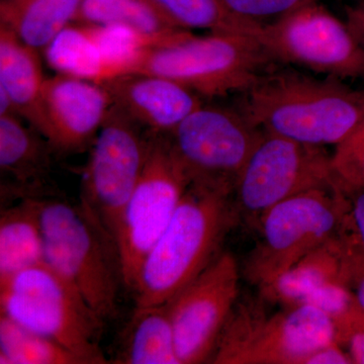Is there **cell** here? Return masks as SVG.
<instances>
[{"mask_svg": "<svg viewBox=\"0 0 364 364\" xmlns=\"http://www.w3.org/2000/svg\"><path fill=\"white\" fill-rule=\"evenodd\" d=\"M239 284L240 269L236 258L221 252L169 301L179 363H210L239 301Z\"/></svg>", "mask_w": 364, "mask_h": 364, "instance_id": "cell-13", "label": "cell"}, {"mask_svg": "<svg viewBox=\"0 0 364 364\" xmlns=\"http://www.w3.org/2000/svg\"><path fill=\"white\" fill-rule=\"evenodd\" d=\"M153 134L112 104L91 145L80 205L114 241L124 208L145 168Z\"/></svg>", "mask_w": 364, "mask_h": 364, "instance_id": "cell-8", "label": "cell"}, {"mask_svg": "<svg viewBox=\"0 0 364 364\" xmlns=\"http://www.w3.org/2000/svg\"><path fill=\"white\" fill-rule=\"evenodd\" d=\"M347 280L358 305L364 310V246L353 222L346 232Z\"/></svg>", "mask_w": 364, "mask_h": 364, "instance_id": "cell-29", "label": "cell"}, {"mask_svg": "<svg viewBox=\"0 0 364 364\" xmlns=\"http://www.w3.org/2000/svg\"><path fill=\"white\" fill-rule=\"evenodd\" d=\"M274 63L254 36L191 33L174 44L146 50L132 73L163 76L213 98L244 92Z\"/></svg>", "mask_w": 364, "mask_h": 364, "instance_id": "cell-7", "label": "cell"}, {"mask_svg": "<svg viewBox=\"0 0 364 364\" xmlns=\"http://www.w3.org/2000/svg\"><path fill=\"white\" fill-rule=\"evenodd\" d=\"M351 221L350 200L336 186L277 203L258 219L260 239L244 267L246 279L258 289L268 286Z\"/></svg>", "mask_w": 364, "mask_h": 364, "instance_id": "cell-6", "label": "cell"}, {"mask_svg": "<svg viewBox=\"0 0 364 364\" xmlns=\"http://www.w3.org/2000/svg\"><path fill=\"white\" fill-rule=\"evenodd\" d=\"M43 198H25L2 208L0 217V284L45 261L41 220Z\"/></svg>", "mask_w": 364, "mask_h": 364, "instance_id": "cell-19", "label": "cell"}, {"mask_svg": "<svg viewBox=\"0 0 364 364\" xmlns=\"http://www.w3.org/2000/svg\"><path fill=\"white\" fill-rule=\"evenodd\" d=\"M45 262L80 291L104 322L116 317L124 286L116 242L80 205L43 198Z\"/></svg>", "mask_w": 364, "mask_h": 364, "instance_id": "cell-3", "label": "cell"}, {"mask_svg": "<svg viewBox=\"0 0 364 364\" xmlns=\"http://www.w3.org/2000/svg\"><path fill=\"white\" fill-rule=\"evenodd\" d=\"M265 301H237L220 335L210 363L306 364L321 347L336 341L334 322L311 306L267 313Z\"/></svg>", "mask_w": 364, "mask_h": 364, "instance_id": "cell-5", "label": "cell"}, {"mask_svg": "<svg viewBox=\"0 0 364 364\" xmlns=\"http://www.w3.org/2000/svg\"><path fill=\"white\" fill-rule=\"evenodd\" d=\"M189 186L165 134H153L149 155L117 228L124 287L133 289L146 256L173 217Z\"/></svg>", "mask_w": 364, "mask_h": 364, "instance_id": "cell-10", "label": "cell"}, {"mask_svg": "<svg viewBox=\"0 0 364 364\" xmlns=\"http://www.w3.org/2000/svg\"><path fill=\"white\" fill-rule=\"evenodd\" d=\"M354 229L364 246V189L348 196Z\"/></svg>", "mask_w": 364, "mask_h": 364, "instance_id": "cell-32", "label": "cell"}, {"mask_svg": "<svg viewBox=\"0 0 364 364\" xmlns=\"http://www.w3.org/2000/svg\"><path fill=\"white\" fill-rule=\"evenodd\" d=\"M335 186L324 148L262 131L234 184L238 215L257 223L277 203L312 189Z\"/></svg>", "mask_w": 364, "mask_h": 364, "instance_id": "cell-9", "label": "cell"}, {"mask_svg": "<svg viewBox=\"0 0 364 364\" xmlns=\"http://www.w3.org/2000/svg\"><path fill=\"white\" fill-rule=\"evenodd\" d=\"M237 20L265 26L318 0H218Z\"/></svg>", "mask_w": 364, "mask_h": 364, "instance_id": "cell-27", "label": "cell"}, {"mask_svg": "<svg viewBox=\"0 0 364 364\" xmlns=\"http://www.w3.org/2000/svg\"><path fill=\"white\" fill-rule=\"evenodd\" d=\"M45 138L59 152H78L92 145L112 105L102 85L58 74L45 79Z\"/></svg>", "mask_w": 364, "mask_h": 364, "instance_id": "cell-14", "label": "cell"}, {"mask_svg": "<svg viewBox=\"0 0 364 364\" xmlns=\"http://www.w3.org/2000/svg\"><path fill=\"white\" fill-rule=\"evenodd\" d=\"M234 186L191 182L132 289L136 306L169 303L219 255L238 220Z\"/></svg>", "mask_w": 364, "mask_h": 364, "instance_id": "cell-2", "label": "cell"}, {"mask_svg": "<svg viewBox=\"0 0 364 364\" xmlns=\"http://www.w3.org/2000/svg\"><path fill=\"white\" fill-rule=\"evenodd\" d=\"M112 363L181 364L169 304L136 306L119 339Z\"/></svg>", "mask_w": 364, "mask_h": 364, "instance_id": "cell-20", "label": "cell"}, {"mask_svg": "<svg viewBox=\"0 0 364 364\" xmlns=\"http://www.w3.org/2000/svg\"><path fill=\"white\" fill-rule=\"evenodd\" d=\"M236 105L260 130L308 145H338L364 119V91L334 76L272 65Z\"/></svg>", "mask_w": 364, "mask_h": 364, "instance_id": "cell-1", "label": "cell"}, {"mask_svg": "<svg viewBox=\"0 0 364 364\" xmlns=\"http://www.w3.org/2000/svg\"><path fill=\"white\" fill-rule=\"evenodd\" d=\"M351 225L352 221L341 233L314 249L282 277L259 289L261 298L267 303L289 308L304 305L316 294L335 284L348 287L346 232Z\"/></svg>", "mask_w": 364, "mask_h": 364, "instance_id": "cell-17", "label": "cell"}, {"mask_svg": "<svg viewBox=\"0 0 364 364\" xmlns=\"http://www.w3.org/2000/svg\"><path fill=\"white\" fill-rule=\"evenodd\" d=\"M275 62L340 79H364V49L346 23L318 2L263 26L258 33Z\"/></svg>", "mask_w": 364, "mask_h": 364, "instance_id": "cell-12", "label": "cell"}, {"mask_svg": "<svg viewBox=\"0 0 364 364\" xmlns=\"http://www.w3.org/2000/svg\"><path fill=\"white\" fill-rule=\"evenodd\" d=\"M72 23L128 26L151 37L173 41L191 35L153 0H82Z\"/></svg>", "mask_w": 364, "mask_h": 364, "instance_id": "cell-22", "label": "cell"}, {"mask_svg": "<svg viewBox=\"0 0 364 364\" xmlns=\"http://www.w3.org/2000/svg\"><path fill=\"white\" fill-rule=\"evenodd\" d=\"M82 0H0V26L36 51L73 23Z\"/></svg>", "mask_w": 364, "mask_h": 364, "instance_id": "cell-21", "label": "cell"}, {"mask_svg": "<svg viewBox=\"0 0 364 364\" xmlns=\"http://www.w3.org/2000/svg\"><path fill=\"white\" fill-rule=\"evenodd\" d=\"M333 322L337 343L348 352L352 363L364 364V310L356 299L343 315Z\"/></svg>", "mask_w": 364, "mask_h": 364, "instance_id": "cell-28", "label": "cell"}, {"mask_svg": "<svg viewBox=\"0 0 364 364\" xmlns=\"http://www.w3.org/2000/svg\"><path fill=\"white\" fill-rule=\"evenodd\" d=\"M0 363L85 364L65 347L0 314Z\"/></svg>", "mask_w": 364, "mask_h": 364, "instance_id": "cell-24", "label": "cell"}, {"mask_svg": "<svg viewBox=\"0 0 364 364\" xmlns=\"http://www.w3.org/2000/svg\"><path fill=\"white\" fill-rule=\"evenodd\" d=\"M346 23L353 37L364 49V0L346 9Z\"/></svg>", "mask_w": 364, "mask_h": 364, "instance_id": "cell-31", "label": "cell"}, {"mask_svg": "<svg viewBox=\"0 0 364 364\" xmlns=\"http://www.w3.org/2000/svg\"><path fill=\"white\" fill-rule=\"evenodd\" d=\"M306 364H352V360L344 347L333 342L314 352Z\"/></svg>", "mask_w": 364, "mask_h": 364, "instance_id": "cell-30", "label": "cell"}, {"mask_svg": "<svg viewBox=\"0 0 364 364\" xmlns=\"http://www.w3.org/2000/svg\"><path fill=\"white\" fill-rule=\"evenodd\" d=\"M48 65L58 74L102 85L109 72L85 26L71 23L44 50Z\"/></svg>", "mask_w": 364, "mask_h": 364, "instance_id": "cell-23", "label": "cell"}, {"mask_svg": "<svg viewBox=\"0 0 364 364\" xmlns=\"http://www.w3.org/2000/svg\"><path fill=\"white\" fill-rule=\"evenodd\" d=\"M186 30L215 33H246L249 26L227 13L218 0H153Z\"/></svg>", "mask_w": 364, "mask_h": 364, "instance_id": "cell-25", "label": "cell"}, {"mask_svg": "<svg viewBox=\"0 0 364 364\" xmlns=\"http://www.w3.org/2000/svg\"><path fill=\"white\" fill-rule=\"evenodd\" d=\"M38 53L0 26V91L16 114L45 136L42 92L46 78Z\"/></svg>", "mask_w": 364, "mask_h": 364, "instance_id": "cell-18", "label": "cell"}, {"mask_svg": "<svg viewBox=\"0 0 364 364\" xmlns=\"http://www.w3.org/2000/svg\"><path fill=\"white\" fill-rule=\"evenodd\" d=\"M16 112H0L2 198H43L52 167V144Z\"/></svg>", "mask_w": 364, "mask_h": 364, "instance_id": "cell-16", "label": "cell"}, {"mask_svg": "<svg viewBox=\"0 0 364 364\" xmlns=\"http://www.w3.org/2000/svg\"><path fill=\"white\" fill-rule=\"evenodd\" d=\"M333 181L347 196L364 189V119L335 146L331 155Z\"/></svg>", "mask_w": 364, "mask_h": 364, "instance_id": "cell-26", "label": "cell"}, {"mask_svg": "<svg viewBox=\"0 0 364 364\" xmlns=\"http://www.w3.org/2000/svg\"><path fill=\"white\" fill-rule=\"evenodd\" d=\"M0 311L65 347L85 364L109 363L100 346L104 321L45 261L0 284Z\"/></svg>", "mask_w": 364, "mask_h": 364, "instance_id": "cell-4", "label": "cell"}, {"mask_svg": "<svg viewBox=\"0 0 364 364\" xmlns=\"http://www.w3.org/2000/svg\"><path fill=\"white\" fill-rule=\"evenodd\" d=\"M102 85L112 104L152 133L169 134L203 104L195 91L154 74H124Z\"/></svg>", "mask_w": 364, "mask_h": 364, "instance_id": "cell-15", "label": "cell"}, {"mask_svg": "<svg viewBox=\"0 0 364 364\" xmlns=\"http://www.w3.org/2000/svg\"><path fill=\"white\" fill-rule=\"evenodd\" d=\"M261 133L238 107L203 104L165 135L189 183L234 186Z\"/></svg>", "mask_w": 364, "mask_h": 364, "instance_id": "cell-11", "label": "cell"}]
</instances>
